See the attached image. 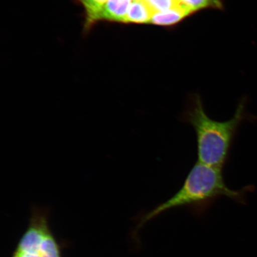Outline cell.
<instances>
[{"label": "cell", "mask_w": 257, "mask_h": 257, "mask_svg": "<svg viewBox=\"0 0 257 257\" xmlns=\"http://www.w3.org/2000/svg\"><path fill=\"white\" fill-rule=\"evenodd\" d=\"M252 186L233 190L225 182L223 169L197 162L188 173L181 188L176 194L153 210L138 218L137 230L153 218L171 209L187 207L195 215H201L220 197H227L244 203Z\"/></svg>", "instance_id": "6da1fadb"}, {"label": "cell", "mask_w": 257, "mask_h": 257, "mask_svg": "<svg viewBox=\"0 0 257 257\" xmlns=\"http://www.w3.org/2000/svg\"><path fill=\"white\" fill-rule=\"evenodd\" d=\"M252 119L245 111V99L239 102L233 117L217 121L207 114L200 96H195L179 120L194 128L197 138L198 162L223 169L241 123Z\"/></svg>", "instance_id": "7a4b0ae2"}, {"label": "cell", "mask_w": 257, "mask_h": 257, "mask_svg": "<svg viewBox=\"0 0 257 257\" xmlns=\"http://www.w3.org/2000/svg\"><path fill=\"white\" fill-rule=\"evenodd\" d=\"M132 1L108 0L95 16L94 25L100 21L124 24Z\"/></svg>", "instance_id": "3957f363"}, {"label": "cell", "mask_w": 257, "mask_h": 257, "mask_svg": "<svg viewBox=\"0 0 257 257\" xmlns=\"http://www.w3.org/2000/svg\"><path fill=\"white\" fill-rule=\"evenodd\" d=\"M153 12L144 0H133L128 8L125 24L150 23Z\"/></svg>", "instance_id": "277c9868"}, {"label": "cell", "mask_w": 257, "mask_h": 257, "mask_svg": "<svg viewBox=\"0 0 257 257\" xmlns=\"http://www.w3.org/2000/svg\"><path fill=\"white\" fill-rule=\"evenodd\" d=\"M190 15V13L182 8L156 12L153 14L150 24L160 26H171L179 23L186 16Z\"/></svg>", "instance_id": "5b68a950"}, {"label": "cell", "mask_w": 257, "mask_h": 257, "mask_svg": "<svg viewBox=\"0 0 257 257\" xmlns=\"http://www.w3.org/2000/svg\"><path fill=\"white\" fill-rule=\"evenodd\" d=\"M84 9L85 30H89L93 25L96 15L108 0H76Z\"/></svg>", "instance_id": "8992f818"}, {"label": "cell", "mask_w": 257, "mask_h": 257, "mask_svg": "<svg viewBox=\"0 0 257 257\" xmlns=\"http://www.w3.org/2000/svg\"><path fill=\"white\" fill-rule=\"evenodd\" d=\"M178 1L181 8L190 13L191 14L204 9L223 8L221 0H178Z\"/></svg>", "instance_id": "52a82bcc"}, {"label": "cell", "mask_w": 257, "mask_h": 257, "mask_svg": "<svg viewBox=\"0 0 257 257\" xmlns=\"http://www.w3.org/2000/svg\"><path fill=\"white\" fill-rule=\"evenodd\" d=\"M152 11L154 13L168 11L181 8L178 0H144Z\"/></svg>", "instance_id": "ba28073f"}]
</instances>
